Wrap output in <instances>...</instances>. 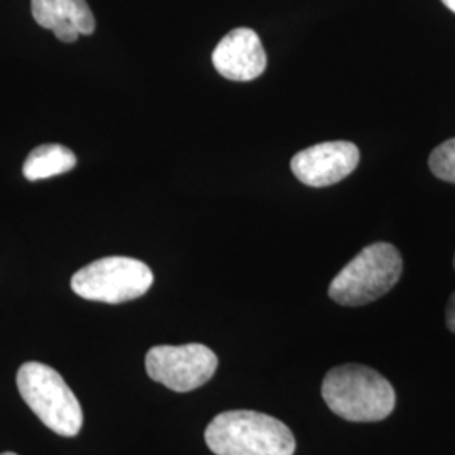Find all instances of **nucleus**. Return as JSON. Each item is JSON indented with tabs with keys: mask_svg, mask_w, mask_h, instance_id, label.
<instances>
[{
	"mask_svg": "<svg viewBox=\"0 0 455 455\" xmlns=\"http://www.w3.org/2000/svg\"><path fill=\"white\" fill-rule=\"evenodd\" d=\"M204 439L216 455H293L295 437L285 423L251 410L223 411L212 419Z\"/></svg>",
	"mask_w": 455,
	"mask_h": 455,
	"instance_id": "f257e3e1",
	"label": "nucleus"
},
{
	"mask_svg": "<svg viewBox=\"0 0 455 455\" xmlns=\"http://www.w3.org/2000/svg\"><path fill=\"white\" fill-rule=\"evenodd\" d=\"M323 398L327 407L349 422H381L396 407L390 381L361 364H344L325 374Z\"/></svg>",
	"mask_w": 455,
	"mask_h": 455,
	"instance_id": "f03ea898",
	"label": "nucleus"
},
{
	"mask_svg": "<svg viewBox=\"0 0 455 455\" xmlns=\"http://www.w3.org/2000/svg\"><path fill=\"white\" fill-rule=\"evenodd\" d=\"M402 272L403 260L393 244H370L334 276L329 297L346 307L371 304L390 292Z\"/></svg>",
	"mask_w": 455,
	"mask_h": 455,
	"instance_id": "7ed1b4c3",
	"label": "nucleus"
},
{
	"mask_svg": "<svg viewBox=\"0 0 455 455\" xmlns=\"http://www.w3.org/2000/svg\"><path fill=\"white\" fill-rule=\"evenodd\" d=\"M17 388L37 419L63 437H75L83 425V410L63 376L43 363H26L17 371Z\"/></svg>",
	"mask_w": 455,
	"mask_h": 455,
	"instance_id": "20e7f679",
	"label": "nucleus"
},
{
	"mask_svg": "<svg viewBox=\"0 0 455 455\" xmlns=\"http://www.w3.org/2000/svg\"><path fill=\"white\" fill-rule=\"evenodd\" d=\"M154 283V274L144 261L129 257H107L93 261L71 278L76 295L93 302L124 304L142 297Z\"/></svg>",
	"mask_w": 455,
	"mask_h": 455,
	"instance_id": "39448f33",
	"label": "nucleus"
},
{
	"mask_svg": "<svg viewBox=\"0 0 455 455\" xmlns=\"http://www.w3.org/2000/svg\"><path fill=\"white\" fill-rule=\"evenodd\" d=\"M147 374L178 393L201 388L218 370V356L204 344L154 346L146 356Z\"/></svg>",
	"mask_w": 455,
	"mask_h": 455,
	"instance_id": "423d86ee",
	"label": "nucleus"
},
{
	"mask_svg": "<svg viewBox=\"0 0 455 455\" xmlns=\"http://www.w3.org/2000/svg\"><path fill=\"white\" fill-rule=\"evenodd\" d=\"M359 164V148L353 142H323L297 152L292 157L293 176L310 188H327L346 180Z\"/></svg>",
	"mask_w": 455,
	"mask_h": 455,
	"instance_id": "0eeeda50",
	"label": "nucleus"
},
{
	"mask_svg": "<svg viewBox=\"0 0 455 455\" xmlns=\"http://www.w3.org/2000/svg\"><path fill=\"white\" fill-rule=\"evenodd\" d=\"M216 71L231 82H251L263 75L267 52L259 34L248 28L233 29L212 51Z\"/></svg>",
	"mask_w": 455,
	"mask_h": 455,
	"instance_id": "6e6552de",
	"label": "nucleus"
},
{
	"mask_svg": "<svg viewBox=\"0 0 455 455\" xmlns=\"http://www.w3.org/2000/svg\"><path fill=\"white\" fill-rule=\"evenodd\" d=\"M34 20L63 43L95 33L97 22L86 0H31Z\"/></svg>",
	"mask_w": 455,
	"mask_h": 455,
	"instance_id": "1a4fd4ad",
	"label": "nucleus"
},
{
	"mask_svg": "<svg viewBox=\"0 0 455 455\" xmlns=\"http://www.w3.org/2000/svg\"><path fill=\"white\" fill-rule=\"evenodd\" d=\"M76 156L71 148L60 144L36 147L24 163V178L43 180L66 174L76 165Z\"/></svg>",
	"mask_w": 455,
	"mask_h": 455,
	"instance_id": "9d476101",
	"label": "nucleus"
},
{
	"mask_svg": "<svg viewBox=\"0 0 455 455\" xmlns=\"http://www.w3.org/2000/svg\"><path fill=\"white\" fill-rule=\"evenodd\" d=\"M428 165L434 176L445 182L455 184V139L440 144L428 159Z\"/></svg>",
	"mask_w": 455,
	"mask_h": 455,
	"instance_id": "9b49d317",
	"label": "nucleus"
},
{
	"mask_svg": "<svg viewBox=\"0 0 455 455\" xmlns=\"http://www.w3.org/2000/svg\"><path fill=\"white\" fill-rule=\"evenodd\" d=\"M447 327L455 334V293H452L447 304Z\"/></svg>",
	"mask_w": 455,
	"mask_h": 455,
	"instance_id": "f8f14e48",
	"label": "nucleus"
},
{
	"mask_svg": "<svg viewBox=\"0 0 455 455\" xmlns=\"http://www.w3.org/2000/svg\"><path fill=\"white\" fill-rule=\"evenodd\" d=\"M452 12H455V0H442Z\"/></svg>",
	"mask_w": 455,
	"mask_h": 455,
	"instance_id": "ddd939ff",
	"label": "nucleus"
},
{
	"mask_svg": "<svg viewBox=\"0 0 455 455\" xmlns=\"http://www.w3.org/2000/svg\"><path fill=\"white\" fill-rule=\"evenodd\" d=\"M0 455H17V454H14V452H4V454H0Z\"/></svg>",
	"mask_w": 455,
	"mask_h": 455,
	"instance_id": "4468645a",
	"label": "nucleus"
},
{
	"mask_svg": "<svg viewBox=\"0 0 455 455\" xmlns=\"http://www.w3.org/2000/svg\"><path fill=\"white\" fill-rule=\"evenodd\" d=\"M454 267H455V259H454Z\"/></svg>",
	"mask_w": 455,
	"mask_h": 455,
	"instance_id": "2eb2a0df",
	"label": "nucleus"
}]
</instances>
